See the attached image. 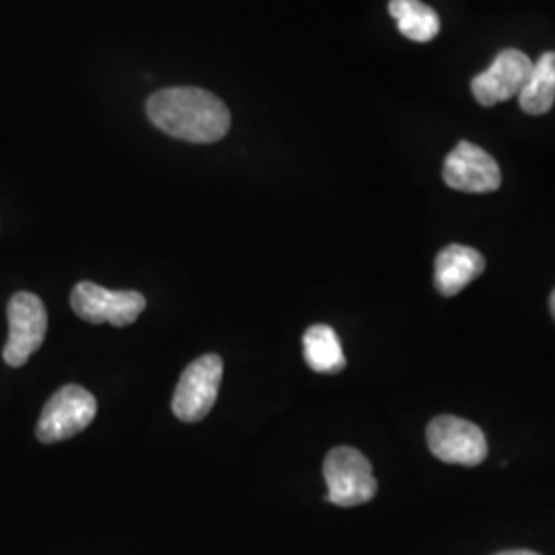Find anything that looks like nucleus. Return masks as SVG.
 <instances>
[{
    "instance_id": "f257e3e1",
    "label": "nucleus",
    "mask_w": 555,
    "mask_h": 555,
    "mask_svg": "<svg viewBox=\"0 0 555 555\" xmlns=\"http://www.w3.org/2000/svg\"><path fill=\"white\" fill-rule=\"evenodd\" d=\"M146 114L165 134L194 144L219 142L231 128L229 107L198 87L163 89L146 101Z\"/></svg>"
},
{
    "instance_id": "f03ea898",
    "label": "nucleus",
    "mask_w": 555,
    "mask_h": 555,
    "mask_svg": "<svg viewBox=\"0 0 555 555\" xmlns=\"http://www.w3.org/2000/svg\"><path fill=\"white\" fill-rule=\"evenodd\" d=\"M327 500L350 508L371 502L377 494V479L369 459L352 447H336L323 461Z\"/></svg>"
},
{
    "instance_id": "7ed1b4c3",
    "label": "nucleus",
    "mask_w": 555,
    "mask_h": 555,
    "mask_svg": "<svg viewBox=\"0 0 555 555\" xmlns=\"http://www.w3.org/2000/svg\"><path fill=\"white\" fill-rule=\"evenodd\" d=\"M98 414V401L80 385H66L41 410L36 437L43 444L62 442L82 433Z\"/></svg>"
},
{
    "instance_id": "20e7f679",
    "label": "nucleus",
    "mask_w": 555,
    "mask_h": 555,
    "mask_svg": "<svg viewBox=\"0 0 555 555\" xmlns=\"http://www.w3.org/2000/svg\"><path fill=\"white\" fill-rule=\"evenodd\" d=\"M222 358L204 354L185 366L173 393V414L181 422H199L208 416L219 397L222 380Z\"/></svg>"
},
{
    "instance_id": "39448f33",
    "label": "nucleus",
    "mask_w": 555,
    "mask_h": 555,
    "mask_svg": "<svg viewBox=\"0 0 555 555\" xmlns=\"http://www.w3.org/2000/svg\"><path fill=\"white\" fill-rule=\"evenodd\" d=\"M70 307L82 321L128 327L146 309V298L137 291H107L95 282H79L73 288Z\"/></svg>"
},
{
    "instance_id": "423d86ee",
    "label": "nucleus",
    "mask_w": 555,
    "mask_h": 555,
    "mask_svg": "<svg viewBox=\"0 0 555 555\" xmlns=\"http://www.w3.org/2000/svg\"><path fill=\"white\" fill-rule=\"evenodd\" d=\"M9 339L2 358L9 366L20 369L31 354H36L48 332V311L40 297L31 293H17L9 300Z\"/></svg>"
},
{
    "instance_id": "0eeeda50",
    "label": "nucleus",
    "mask_w": 555,
    "mask_h": 555,
    "mask_svg": "<svg viewBox=\"0 0 555 555\" xmlns=\"http://www.w3.org/2000/svg\"><path fill=\"white\" fill-rule=\"evenodd\" d=\"M433 455L449 465L476 467L488 456V440L476 424L456 416H438L426 430Z\"/></svg>"
},
{
    "instance_id": "6e6552de",
    "label": "nucleus",
    "mask_w": 555,
    "mask_h": 555,
    "mask_svg": "<svg viewBox=\"0 0 555 555\" xmlns=\"http://www.w3.org/2000/svg\"><path fill=\"white\" fill-rule=\"evenodd\" d=\"M442 178L449 188L467 194L496 192L502 183L496 159L465 140L459 142L444 159Z\"/></svg>"
},
{
    "instance_id": "1a4fd4ad",
    "label": "nucleus",
    "mask_w": 555,
    "mask_h": 555,
    "mask_svg": "<svg viewBox=\"0 0 555 555\" xmlns=\"http://www.w3.org/2000/svg\"><path fill=\"white\" fill-rule=\"evenodd\" d=\"M531 68L533 62L520 50H502L492 66L472 80L474 98L486 107L518 98L531 75Z\"/></svg>"
},
{
    "instance_id": "9d476101",
    "label": "nucleus",
    "mask_w": 555,
    "mask_h": 555,
    "mask_svg": "<svg viewBox=\"0 0 555 555\" xmlns=\"http://www.w3.org/2000/svg\"><path fill=\"white\" fill-rule=\"evenodd\" d=\"M486 270L483 256L467 245H449L435 261V284L442 297H455Z\"/></svg>"
},
{
    "instance_id": "9b49d317",
    "label": "nucleus",
    "mask_w": 555,
    "mask_h": 555,
    "mask_svg": "<svg viewBox=\"0 0 555 555\" xmlns=\"http://www.w3.org/2000/svg\"><path fill=\"white\" fill-rule=\"evenodd\" d=\"M555 103V52H545L533 62L531 75L518 93V105L529 116L547 114Z\"/></svg>"
},
{
    "instance_id": "f8f14e48",
    "label": "nucleus",
    "mask_w": 555,
    "mask_h": 555,
    "mask_svg": "<svg viewBox=\"0 0 555 555\" xmlns=\"http://www.w3.org/2000/svg\"><path fill=\"white\" fill-rule=\"evenodd\" d=\"M302 354L311 371L334 375L344 371L346 357L339 337L330 325H311L302 336Z\"/></svg>"
},
{
    "instance_id": "ddd939ff",
    "label": "nucleus",
    "mask_w": 555,
    "mask_h": 555,
    "mask_svg": "<svg viewBox=\"0 0 555 555\" xmlns=\"http://www.w3.org/2000/svg\"><path fill=\"white\" fill-rule=\"evenodd\" d=\"M389 13L408 40L424 43L435 40L440 31L437 11L422 0H389Z\"/></svg>"
},
{
    "instance_id": "4468645a",
    "label": "nucleus",
    "mask_w": 555,
    "mask_h": 555,
    "mask_svg": "<svg viewBox=\"0 0 555 555\" xmlns=\"http://www.w3.org/2000/svg\"><path fill=\"white\" fill-rule=\"evenodd\" d=\"M496 555H539L535 552H529V550H511V552H502Z\"/></svg>"
},
{
    "instance_id": "2eb2a0df",
    "label": "nucleus",
    "mask_w": 555,
    "mask_h": 555,
    "mask_svg": "<svg viewBox=\"0 0 555 555\" xmlns=\"http://www.w3.org/2000/svg\"><path fill=\"white\" fill-rule=\"evenodd\" d=\"M550 309H552V315L555 319V291L552 293V298H550Z\"/></svg>"
}]
</instances>
